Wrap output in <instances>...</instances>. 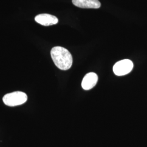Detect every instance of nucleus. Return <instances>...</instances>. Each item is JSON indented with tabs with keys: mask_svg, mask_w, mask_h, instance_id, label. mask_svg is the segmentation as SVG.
Instances as JSON below:
<instances>
[{
	"mask_svg": "<svg viewBox=\"0 0 147 147\" xmlns=\"http://www.w3.org/2000/svg\"><path fill=\"white\" fill-rule=\"evenodd\" d=\"M134 67V64L130 59H123L117 62L113 67L114 73L117 76H124L130 73Z\"/></svg>",
	"mask_w": 147,
	"mask_h": 147,
	"instance_id": "obj_3",
	"label": "nucleus"
},
{
	"mask_svg": "<svg viewBox=\"0 0 147 147\" xmlns=\"http://www.w3.org/2000/svg\"><path fill=\"white\" fill-rule=\"evenodd\" d=\"M98 75L94 73L87 74L82 81V87L84 90H89L93 88L97 84Z\"/></svg>",
	"mask_w": 147,
	"mask_h": 147,
	"instance_id": "obj_5",
	"label": "nucleus"
},
{
	"mask_svg": "<svg viewBox=\"0 0 147 147\" xmlns=\"http://www.w3.org/2000/svg\"><path fill=\"white\" fill-rule=\"evenodd\" d=\"M35 20L37 23L45 26L57 24L58 22L57 17L49 14H39L35 17Z\"/></svg>",
	"mask_w": 147,
	"mask_h": 147,
	"instance_id": "obj_4",
	"label": "nucleus"
},
{
	"mask_svg": "<svg viewBox=\"0 0 147 147\" xmlns=\"http://www.w3.org/2000/svg\"><path fill=\"white\" fill-rule=\"evenodd\" d=\"M27 100V95L22 92H14L5 94L3 97V101L8 106H16L24 104Z\"/></svg>",
	"mask_w": 147,
	"mask_h": 147,
	"instance_id": "obj_2",
	"label": "nucleus"
},
{
	"mask_svg": "<svg viewBox=\"0 0 147 147\" xmlns=\"http://www.w3.org/2000/svg\"><path fill=\"white\" fill-rule=\"evenodd\" d=\"M74 5L82 8L98 9L101 6L98 0H72Z\"/></svg>",
	"mask_w": 147,
	"mask_h": 147,
	"instance_id": "obj_6",
	"label": "nucleus"
},
{
	"mask_svg": "<svg viewBox=\"0 0 147 147\" xmlns=\"http://www.w3.org/2000/svg\"><path fill=\"white\" fill-rule=\"evenodd\" d=\"M53 61L58 68L67 70L71 67L73 57L68 50L61 47H55L51 50Z\"/></svg>",
	"mask_w": 147,
	"mask_h": 147,
	"instance_id": "obj_1",
	"label": "nucleus"
}]
</instances>
